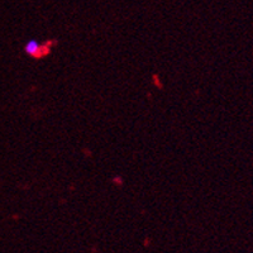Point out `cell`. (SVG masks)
<instances>
[{
  "instance_id": "1",
  "label": "cell",
  "mask_w": 253,
  "mask_h": 253,
  "mask_svg": "<svg viewBox=\"0 0 253 253\" xmlns=\"http://www.w3.org/2000/svg\"><path fill=\"white\" fill-rule=\"evenodd\" d=\"M42 48H44L43 44H41L40 42H37L35 40H31L24 46V52L28 56H31V57H41V55H42L41 49Z\"/></svg>"
}]
</instances>
